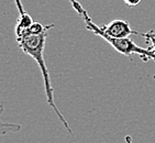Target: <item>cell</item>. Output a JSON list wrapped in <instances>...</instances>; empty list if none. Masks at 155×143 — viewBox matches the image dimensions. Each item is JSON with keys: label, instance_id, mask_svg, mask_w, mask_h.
Masks as SVG:
<instances>
[{"label": "cell", "instance_id": "cell-1", "mask_svg": "<svg viewBox=\"0 0 155 143\" xmlns=\"http://www.w3.org/2000/svg\"><path fill=\"white\" fill-rule=\"evenodd\" d=\"M48 31L50 30H46L44 32L40 33V34H33V33L28 32V31H24L21 34L17 35V42H18V45L21 48V51L25 53L27 55H29L30 57H32L38 64L40 71H41L42 77H43L46 101H48L50 107L53 108V110L55 111L57 117L60 118L61 122L66 128V130L71 134H73V131L69 127L68 122L66 121L65 117L61 113L60 109L57 108L56 104L54 101V89L51 84V78H50L48 66H46V63H45L44 60V48L45 44H46V38H48Z\"/></svg>", "mask_w": 155, "mask_h": 143}, {"label": "cell", "instance_id": "cell-2", "mask_svg": "<svg viewBox=\"0 0 155 143\" xmlns=\"http://www.w3.org/2000/svg\"><path fill=\"white\" fill-rule=\"evenodd\" d=\"M84 21H85V24H86V29L89 30L90 32H93L96 35L100 36L104 41H107L109 44L112 46V48L118 51L119 53L123 54V55H127V56L132 57V55H137L140 56L143 61H149L153 60L155 61V53L151 50L150 48H142V46H139L137 44H135L134 42L132 41L131 39L129 38H122V39H118V38H112V36H109L107 34H104L101 30H100V27H98L97 24H95L91 20L88 13H85L84 15Z\"/></svg>", "mask_w": 155, "mask_h": 143}, {"label": "cell", "instance_id": "cell-3", "mask_svg": "<svg viewBox=\"0 0 155 143\" xmlns=\"http://www.w3.org/2000/svg\"><path fill=\"white\" fill-rule=\"evenodd\" d=\"M100 30L104 34L112 36V38H118V39L129 38L131 34H141L132 29L128 21L122 20V19H117V20L111 21L107 25L100 27Z\"/></svg>", "mask_w": 155, "mask_h": 143}, {"label": "cell", "instance_id": "cell-4", "mask_svg": "<svg viewBox=\"0 0 155 143\" xmlns=\"http://www.w3.org/2000/svg\"><path fill=\"white\" fill-rule=\"evenodd\" d=\"M33 19L31 18V15L27 12L23 13H19V18L17 20V25H15V36L28 30L29 28L33 24Z\"/></svg>", "mask_w": 155, "mask_h": 143}, {"label": "cell", "instance_id": "cell-5", "mask_svg": "<svg viewBox=\"0 0 155 143\" xmlns=\"http://www.w3.org/2000/svg\"><path fill=\"white\" fill-rule=\"evenodd\" d=\"M3 105H0V116L3 112ZM21 125L19 123H11V122H3L0 121V135H5L8 133H13V132H19L21 130Z\"/></svg>", "mask_w": 155, "mask_h": 143}, {"label": "cell", "instance_id": "cell-6", "mask_svg": "<svg viewBox=\"0 0 155 143\" xmlns=\"http://www.w3.org/2000/svg\"><path fill=\"white\" fill-rule=\"evenodd\" d=\"M141 35L145 38L147 43H150V48L155 53V30L150 31L147 33H141Z\"/></svg>", "mask_w": 155, "mask_h": 143}, {"label": "cell", "instance_id": "cell-7", "mask_svg": "<svg viewBox=\"0 0 155 143\" xmlns=\"http://www.w3.org/2000/svg\"><path fill=\"white\" fill-rule=\"evenodd\" d=\"M69 2H71V5H72V7L74 8L75 11L77 12L79 15L84 17V15H85V13H87V11L84 9V7L81 6V3L78 2L77 0H69Z\"/></svg>", "mask_w": 155, "mask_h": 143}, {"label": "cell", "instance_id": "cell-8", "mask_svg": "<svg viewBox=\"0 0 155 143\" xmlns=\"http://www.w3.org/2000/svg\"><path fill=\"white\" fill-rule=\"evenodd\" d=\"M123 1H124V3L128 7H135V6H137L142 0H123Z\"/></svg>", "mask_w": 155, "mask_h": 143}, {"label": "cell", "instance_id": "cell-9", "mask_svg": "<svg viewBox=\"0 0 155 143\" xmlns=\"http://www.w3.org/2000/svg\"><path fill=\"white\" fill-rule=\"evenodd\" d=\"M125 140V143H133V141H132V138L130 137V135H127V137L124 138Z\"/></svg>", "mask_w": 155, "mask_h": 143}]
</instances>
